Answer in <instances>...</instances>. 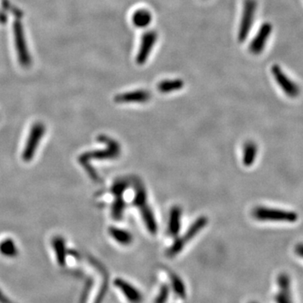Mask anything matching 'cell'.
Segmentation results:
<instances>
[{"label": "cell", "mask_w": 303, "mask_h": 303, "mask_svg": "<svg viewBox=\"0 0 303 303\" xmlns=\"http://www.w3.org/2000/svg\"><path fill=\"white\" fill-rule=\"evenodd\" d=\"M171 296L168 284H162L154 295L153 303H168Z\"/></svg>", "instance_id": "23"}, {"label": "cell", "mask_w": 303, "mask_h": 303, "mask_svg": "<svg viewBox=\"0 0 303 303\" xmlns=\"http://www.w3.org/2000/svg\"><path fill=\"white\" fill-rule=\"evenodd\" d=\"M249 303H259V302H257V301H249Z\"/></svg>", "instance_id": "26"}, {"label": "cell", "mask_w": 303, "mask_h": 303, "mask_svg": "<svg viewBox=\"0 0 303 303\" xmlns=\"http://www.w3.org/2000/svg\"><path fill=\"white\" fill-rule=\"evenodd\" d=\"M99 140L105 143L107 146L106 149L104 150L91 151L87 152L79 156V163L80 165L86 171L89 178L94 181L99 180V176L97 175L94 170L90 167L89 163L92 159H114L118 158L121 153V148L116 141L106 137V136H99Z\"/></svg>", "instance_id": "1"}, {"label": "cell", "mask_w": 303, "mask_h": 303, "mask_svg": "<svg viewBox=\"0 0 303 303\" xmlns=\"http://www.w3.org/2000/svg\"><path fill=\"white\" fill-rule=\"evenodd\" d=\"M185 84L181 79H170L163 80L158 84V90L163 94H167L170 92L177 91L182 89Z\"/></svg>", "instance_id": "21"}, {"label": "cell", "mask_w": 303, "mask_h": 303, "mask_svg": "<svg viewBox=\"0 0 303 303\" xmlns=\"http://www.w3.org/2000/svg\"><path fill=\"white\" fill-rule=\"evenodd\" d=\"M258 153V147L253 142H248L244 146L243 163L247 167L251 166L255 161Z\"/></svg>", "instance_id": "22"}, {"label": "cell", "mask_w": 303, "mask_h": 303, "mask_svg": "<svg viewBox=\"0 0 303 303\" xmlns=\"http://www.w3.org/2000/svg\"><path fill=\"white\" fill-rule=\"evenodd\" d=\"M256 9L257 3L255 0H246L244 3V11L239 26V42H244L249 34V31L251 30Z\"/></svg>", "instance_id": "9"}, {"label": "cell", "mask_w": 303, "mask_h": 303, "mask_svg": "<svg viewBox=\"0 0 303 303\" xmlns=\"http://www.w3.org/2000/svg\"><path fill=\"white\" fill-rule=\"evenodd\" d=\"M169 287L170 289L171 296L180 302H185L188 298V291L185 282L177 274L170 273Z\"/></svg>", "instance_id": "13"}, {"label": "cell", "mask_w": 303, "mask_h": 303, "mask_svg": "<svg viewBox=\"0 0 303 303\" xmlns=\"http://www.w3.org/2000/svg\"><path fill=\"white\" fill-rule=\"evenodd\" d=\"M271 72L273 74L274 79H276V83L278 84L279 86L281 87V89L287 96L292 99L299 96V94L301 93V89L298 84L290 79L279 65H273Z\"/></svg>", "instance_id": "8"}, {"label": "cell", "mask_w": 303, "mask_h": 303, "mask_svg": "<svg viewBox=\"0 0 303 303\" xmlns=\"http://www.w3.org/2000/svg\"><path fill=\"white\" fill-rule=\"evenodd\" d=\"M253 216L259 221L270 222H295L298 220V215L296 212L264 207L254 208Z\"/></svg>", "instance_id": "3"}, {"label": "cell", "mask_w": 303, "mask_h": 303, "mask_svg": "<svg viewBox=\"0 0 303 303\" xmlns=\"http://www.w3.org/2000/svg\"><path fill=\"white\" fill-rule=\"evenodd\" d=\"M46 131H47L46 126L41 121L35 122L30 127L21 153V157L25 163H29L32 160L38 150L40 144L42 143V139L44 138Z\"/></svg>", "instance_id": "2"}, {"label": "cell", "mask_w": 303, "mask_h": 303, "mask_svg": "<svg viewBox=\"0 0 303 303\" xmlns=\"http://www.w3.org/2000/svg\"><path fill=\"white\" fill-rule=\"evenodd\" d=\"M279 291L275 296L276 303H293L291 296L290 279L286 274H281L278 278Z\"/></svg>", "instance_id": "15"}, {"label": "cell", "mask_w": 303, "mask_h": 303, "mask_svg": "<svg viewBox=\"0 0 303 303\" xmlns=\"http://www.w3.org/2000/svg\"><path fill=\"white\" fill-rule=\"evenodd\" d=\"M0 254L7 258H15L19 254L17 245L10 238H6L0 241Z\"/></svg>", "instance_id": "19"}, {"label": "cell", "mask_w": 303, "mask_h": 303, "mask_svg": "<svg viewBox=\"0 0 303 303\" xmlns=\"http://www.w3.org/2000/svg\"><path fill=\"white\" fill-rule=\"evenodd\" d=\"M151 99L150 92L144 89H138L133 91L126 92L115 97L116 103H146Z\"/></svg>", "instance_id": "14"}, {"label": "cell", "mask_w": 303, "mask_h": 303, "mask_svg": "<svg viewBox=\"0 0 303 303\" xmlns=\"http://www.w3.org/2000/svg\"><path fill=\"white\" fill-rule=\"evenodd\" d=\"M208 219L206 217H200L190 226V228L188 229L187 232H185L184 236L181 238H178L175 240V243L173 244L172 246L167 250V256L169 258H173L176 256L178 254H180L182 251L183 249L185 248V245L188 242H190L191 239H194L199 232L207 226Z\"/></svg>", "instance_id": "4"}, {"label": "cell", "mask_w": 303, "mask_h": 303, "mask_svg": "<svg viewBox=\"0 0 303 303\" xmlns=\"http://www.w3.org/2000/svg\"><path fill=\"white\" fill-rule=\"evenodd\" d=\"M134 204L140 209L143 221L146 227L152 234H155L158 231V226L155 217L149 206L147 204V193L143 185H139L137 187Z\"/></svg>", "instance_id": "5"}, {"label": "cell", "mask_w": 303, "mask_h": 303, "mask_svg": "<svg viewBox=\"0 0 303 303\" xmlns=\"http://www.w3.org/2000/svg\"><path fill=\"white\" fill-rule=\"evenodd\" d=\"M181 209L180 207H172L170 211V222H169V233L170 236L176 237L180 230V219Z\"/></svg>", "instance_id": "17"}, {"label": "cell", "mask_w": 303, "mask_h": 303, "mask_svg": "<svg viewBox=\"0 0 303 303\" xmlns=\"http://www.w3.org/2000/svg\"><path fill=\"white\" fill-rule=\"evenodd\" d=\"M14 37H15V48L17 52L18 58L20 64L23 66H29L30 64V53L28 52L26 42H25V32L23 30V25L21 21L19 20H15V24L13 25Z\"/></svg>", "instance_id": "7"}, {"label": "cell", "mask_w": 303, "mask_h": 303, "mask_svg": "<svg viewBox=\"0 0 303 303\" xmlns=\"http://www.w3.org/2000/svg\"><path fill=\"white\" fill-rule=\"evenodd\" d=\"M157 39L158 34L154 30H148L143 35L141 39L140 48L137 56L138 64L143 65L147 62Z\"/></svg>", "instance_id": "10"}, {"label": "cell", "mask_w": 303, "mask_h": 303, "mask_svg": "<svg viewBox=\"0 0 303 303\" xmlns=\"http://www.w3.org/2000/svg\"><path fill=\"white\" fill-rule=\"evenodd\" d=\"M295 252L299 256L303 258V244H299L295 247Z\"/></svg>", "instance_id": "24"}, {"label": "cell", "mask_w": 303, "mask_h": 303, "mask_svg": "<svg viewBox=\"0 0 303 303\" xmlns=\"http://www.w3.org/2000/svg\"><path fill=\"white\" fill-rule=\"evenodd\" d=\"M152 19L153 17H152L150 11L145 10V9H139V10H136L132 15V18H131L133 25L138 28L147 27L152 22Z\"/></svg>", "instance_id": "18"}, {"label": "cell", "mask_w": 303, "mask_h": 303, "mask_svg": "<svg viewBox=\"0 0 303 303\" xmlns=\"http://www.w3.org/2000/svg\"><path fill=\"white\" fill-rule=\"evenodd\" d=\"M128 183L126 181H117L112 187V193H113L116 200L114 201L112 209H111V215L114 219L120 220L123 214L125 202L123 200V193L126 190Z\"/></svg>", "instance_id": "11"}, {"label": "cell", "mask_w": 303, "mask_h": 303, "mask_svg": "<svg viewBox=\"0 0 303 303\" xmlns=\"http://www.w3.org/2000/svg\"><path fill=\"white\" fill-rule=\"evenodd\" d=\"M0 303H12L11 301H9L5 296L3 295L2 292L0 291Z\"/></svg>", "instance_id": "25"}, {"label": "cell", "mask_w": 303, "mask_h": 303, "mask_svg": "<svg viewBox=\"0 0 303 303\" xmlns=\"http://www.w3.org/2000/svg\"><path fill=\"white\" fill-rule=\"evenodd\" d=\"M110 234L112 237V239H115L118 244L124 245V246H127L130 245L133 241V237L125 230L120 229L117 227H111L109 230Z\"/></svg>", "instance_id": "20"}, {"label": "cell", "mask_w": 303, "mask_h": 303, "mask_svg": "<svg viewBox=\"0 0 303 303\" xmlns=\"http://www.w3.org/2000/svg\"><path fill=\"white\" fill-rule=\"evenodd\" d=\"M114 285L126 302H144L145 298L143 291L130 281H126L125 279L116 278L114 281Z\"/></svg>", "instance_id": "6"}, {"label": "cell", "mask_w": 303, "mask_h": 303, "mask_svg": "<svg viewBox=\"0 0 303 303\" xmlns=\"http://www.w3.org/2000/svg\"><path fill=\"white\" fill-rule=\"evenodd\" d=\"M272 32V25L270 23H264L259 28V31L249 45V51L254 55H259L264 51L267 41Z\"/></svg>", "instance_id": "12"}, {"label": "cell", "mask_w": 303, "mask_h": 303, "mask_svg": "<svg viewBox=\"0 0 303 303\" xmlns=\"http://www.w3.org/2000/svg\"><path fill=\"white\" fill-rule=\"evenodd\" d=\"M52 245L53 251L55 252L57 264H59L60 266H64L67 258V248L64 239L62 237H54L52 240Z\"/></svg>", "instance_id": "16"}]
</instances>
